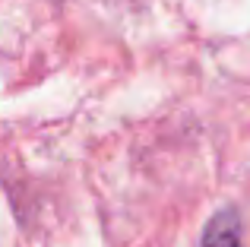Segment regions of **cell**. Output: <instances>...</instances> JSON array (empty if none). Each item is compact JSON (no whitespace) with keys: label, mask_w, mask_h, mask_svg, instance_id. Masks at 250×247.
<instances>
[{"label":"cell","mask_w":250,"mask_h":247,"mask_svg":"<svg viewBox=\"0 0 250 247\" xmlns=\"http://www.w3.org/2000/svg\"><path fill=\"white\" fill-rule=\"evenodd\" d=\"M200 247H241V219L234 209H222L209 219Z\"/></svg>","instance_id":"cell-1"}]
</instances>
